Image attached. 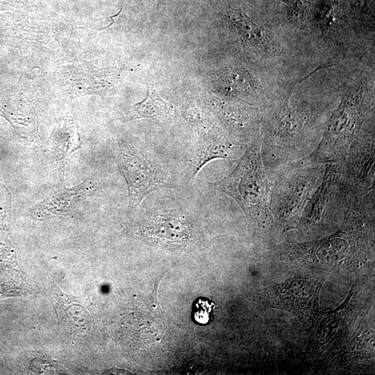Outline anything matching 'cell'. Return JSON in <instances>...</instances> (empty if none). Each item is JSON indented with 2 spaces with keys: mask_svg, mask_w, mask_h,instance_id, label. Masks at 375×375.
Returning <instances> with one entry per match:
<instances>
[{
  "mask_svg": "<svg viewBox=\"0 0 375 375\" xmlns=\"http://www.w3.org/2000/svg\"><path fill=\"white\" fill-rule=\"evenodd\" d=\"M213 185L216 190L235 199L250 217L263 222L269 219L271 186L259 139L249 143L236 167Z\"/></svg>",
  "mask_w": 375,
  "mask_h": 375,
  "instance_id": "cell-1",
  "label": "cell"
},
{
  "mask_svg": "<svg viewBox=\"0 0 375 375\" xmlns=\"http://www.w3.org/2000/svg\"><path fill=\"white\" fill-rule=\"evenodd\" d=\"M112 156L128 192V206L137 208L150 193L172 188L169 174L149 151L126 140H114Z\"/></svg>",
  "mask_w": 375,
  "mask_h": 375,
  "instance_id": "cell-2",
  "label": "cell"
},
{
  "mask_svg": "<svg viewBox=\"0 0 375 375\" xmlns=\"http://www.w3.org/2000/svg\"><path fill=\"white\" fill-rule=\"evenodd\" d=\"M338 172L348 206L364 212L374 211V135L358 133L344 157L338 162Z\"/></svg>",
  "mask_w": 375,
  "mask_h": 375,
  "instance_id": "cell-3",
  "label": "cell"
},
{
  "mask_svg": "<svg viewBox=\"0 0 375 375\" xmlns=\"http://www.w3.org/2000/svg\"><path fill=\"white\" fill-rule=\"evenodd\" d=\"M365 108L360 96L348 95L329 119L322 140L307 156L291 165H327L346 155L363 122Z\"/></svg>",
  "mask_w": 375,
  "mask_h": 375,
  "instance_id": "cell-4",
  "label": "cell"
},
{
  "mask_svg": "<svg viewBox=\"0 0 375 375\" xmlns=\"http://www.w3.org/2000/svg\"><path fill=\"white\" fill-rule=\"evenodd\" d=\"M323 165H289L271 188L270 208L282 215L306 207L323 176Z\"/></svg>",
  "mask_w": 375,
  "mask_h": 375,
  "instance_id": "cell-5",
  "label": "cell"
},
{
  "mask_svg": "<svg viewBox=\"0 0 375 375\" xmlns=\"http://www.w3.org/2000/svg\"><path fill=\"white\" fill-rule=\"evenodd\" d=\"M82 145L78 126L73 120L62 121L56 126L43 145L44 158L58 171L60 183L65 181V170L70 156L81 149Z\"/></svg>",
  "mask_w": 375,
  "mask_h": 375,
  "instance_id": "cell-6",
  "label": "cell"
},
{
  "mask_svg": "<svg viewBox=\"0 0 375 375\" xmlns=\"http://www.w3.org/2000/svg\"><path fill=\"white\" fill-rule=\"evenodd\" d=\"M97 186L92 178L85 179L72 188L63 183L54 188L47 196L31 209L32 215L37 219H44L52 216L65 215L73 210Z\"/></svg>",
  "mask_w": 375,
  "mask_h": 375,
  "instance_id": "cell-7",
  "label": "cell"
},
{
  "mask_svg": "<svg viewBox=\"0 0 375 375\" xmlns=\"http://www.w3.org/2000/svg\"><path fill=\"white\" fill-rule=\"evenodd\" d=\"M142 231L153 242L169 247H183L194 237L190 223L181 215H157L149 219Z\"/></svg>",
  "mask_w": 375,
  "mask_h": 375,
  "instance_id": "cell-8",
  "label": "cell"
},
{
  "mask_svg": "<svg viewBox=\"0 0 375 375\" xmlns=\"http://www.w3.org/2000/svg\"><path fill=\"white\" fill-rule=\"evenodd\" d=\"M241 146L233 140L216 134L201 135L194 142L190 154L193 176L210 161L237 157Z\"/></svg>",
  "mask_w": 375,
  "mask_h": 375,
  "instance_id": "cell-9",
  "label": "cell"
},
{
  "mask_svg": "<svg viewBox=\"0 0 375 375\" xmlns=\"http://www.w3.org/2000/svg\"><path fill=\"white\" fill-rule=\"evenodd\" d=\"M227 23L240 38L249 44L272 52L274 44L268 33L242 12L231 10L226 13Z\"/></svg>",
  "mask_w": 375,
  "mask_h": 375,
  "instance_id": "cell-10",
  "label": "cell"
},
{
  "mask_svg": "<svg viewBox=\"0 0 375 375\" xmlns=\"http://www.w3.org/2000/svg\"><path fill=\"white\" fill-rule=\"evenodd\" d=\"M174 116V108L161 99L155 88L148 89L145 98L132 106L126 115V120L140 118L165 119Z\"/></svg>",
  "mask_w": 375,
  "mask_h": 375,
  "instance_id": "cell-11",
  "label": "cell"
},
{
  "mask_svg": "<svg viewBox=\"0 0 375 375\" xmlns=\"http://www.w3.org/2000/svg\"><path fill=\"white\" fill-rule=\"evenodd\" d=\"M217 85L220 92L228 96L249 94L256 89V83L250 74L243 69L229 67L218 75Z\"/></svg>",
  "mask_w": 375,
  "mask_h": 375,
  "instance_id": "cell-12",
  "label": "cell"
},
{
  "mask_svg": "<svg viewBox=\"0 0 375 375\" xmlns=\"http://www.w3.org/2000/svg\"><path fill=\"white\" fill-rule=\"evenodd\" d=\"M214 308V303L208 299L203 297L197 299L192 304V319L200 325L208 324Z\"/></svg>",
  "mask_w": 375,
  "mask_h": 375,
  "instance_id": "cell-13",
  "label": "cell"
},
{
  "mask_svg": "<svg viewBox=\"0 0 375 375\" xmlns=\"http://www.w3.org/2000/svg\"><path fill=\"white\" fill-rule=\"evenodd\" d=\"M289 12L299 15L305 11L307 0H283Z\"/></svg>",
  "mask_w": 375,
  "mask_h": 375,
  "instance_id": "cell-14",
  "label": "cell"
}]
</instances>
